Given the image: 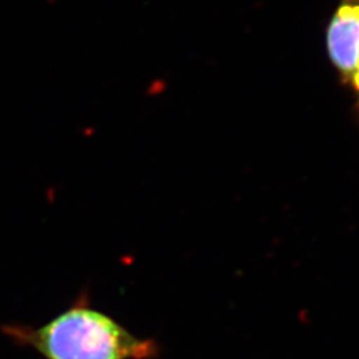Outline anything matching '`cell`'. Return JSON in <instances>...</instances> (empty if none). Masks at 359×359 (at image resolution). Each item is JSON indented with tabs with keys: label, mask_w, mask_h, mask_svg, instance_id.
I'll return each mask as SVG.
<instances>
[{
	"label": "cell",
	"mask_w": 359,
	"mask_h": 359,
	"mask_svg": "<svg viewBox=\"0 0 359 359\" xmlns=\"http://www.w3.org/2000/svg\"><path fill=\"white\" fill-rule=\"evenodd\" d=\"M0 332L44 359H157L161 355L156 339L140 338L92 308L87 292L47 325L7 323L0 326Z\"/></svg>",
	"instance_id": "cell-1"
},
{
	"label": "cell",
	"mask_w": 359,
	"mask_h": 359,
	"mask_svg": "<svg viewBox=\"0 0 359 359\" xmlns=\"http://www.w3.org/2000/svg\"><path fill=\"white\" fill-rule=\"evenodd\" d=\"M330 62L350 86L359 62V0H341L326 32Z\"/></svg>",
	"instance_id": "cell-2"
},
{
	"label": "cell",
	"mask_w": 359,
	"mask_h": 359,
	"mask_svg": "<svg viewBox=\"0 0 359 359\" xmlns=\"http://www.w3.org/2000/svg\"><path fill=\"white\" fill-rule=\"evenodd\" d=\"M350 86L353 87V90L355 92V97H357L355 105H357V111H358L359 114V62L358 65H357V69H355V72H354V76L351 79Z\"/></svg>",
	"instance_id": "cell-3"
}]
</instances>
